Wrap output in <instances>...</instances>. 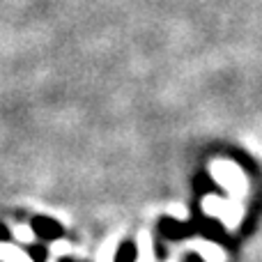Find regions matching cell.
Wrapping results in <instances>:
<instances>
[{
	"mask_svg": "<svg viewBox=\"0 0 262 262\" xmlns=\"http://www.w3.org/2000/svg\"><path fill=\"white\" fill-rule=\"evenodd\" d=\"M14 235H16L21 242H32V230L26 228V226H18L16 230H14Z\"/></svg>",
	"mask_w": 262,
	"mask_h": 262,
	"instance_id": "cell-3",
	"label": "cell"
},
{
	"mask_svg": "<svg viewBox=\"0 0 262 262\" xmlns=\"http://www.w3.org/2000/svg\"><path fill=\"white\" fill-rule=\"evenodd\" d=\"M0 260H5V262H32L26 253H21L16 246H7V244H0Z\"/></svg>",
	"mask_w": 262,
	"mask_h": 262,
	"instance_id": "cell-1",
	"label": "cell"
},
{
	"mask_svg": "<svg viewBox=\"0 0 262 262\" xmlns=\"http://www.w3.org/2000/svg\"><path fill=\"white\" fill-rule=\"evenodd\" d=\"M37 226H39V232L41 235H58V226H55V223H46V221H39L37 223Z\"/></svg>",
	"mask_w": 262,
	"mask_h": 262,
	"instance_id": "cell-2",
	"label": "cell"
},
{
	"mask_svg": "<svg viewBox=\"0 0 262 262\" xmlns=\"http://www.w3.org/2000/svg\"><path fill=\"white\" fill-rule=\"evenodd\" d=\"M131 260H134V249H131V246L129 249H122V255H120L118 262H131Z\"/></svg>",
	"mask_w": 262,
	"mask_h": 262,
	"instance_id": "cell-4",
	"label": "cell"
}]
</instances>
